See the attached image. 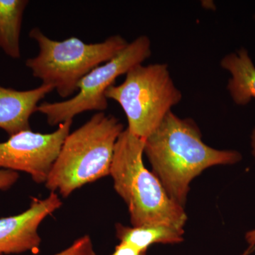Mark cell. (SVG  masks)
Returning a JSON list of instances; mask_svg holds the SVG:
<instances>
[{"label":"cell","instance_id":"e0dca14e","mask_svg":"<svg viewBox=\"0 0 255 255\" xmlns=\"http://www.w3.org/2000/svg\"><path fill=\"white\" fill-rule=\"evenodd\" d=\"M251 147L252 154L255 159V128L253 129V132L251 135Z\"/></svg>","mask_w":255,"mask_h":255},{"label":"cell","instance_id":"2e32d148","mask_svg":"<svg viewBox=\"0 0 255 255\" xmlns=\"http://www.w3.org/2000/svg\"><path fill=\"white\" fill-rule=\"evenodd\" d=\"M246 239L250 246H255V229L246 233Z\"/></svg>","mask_w":255,"mask_h":255},{"label":"cell","instance_id":"ba28073f","mask_svg":"<svg viewBox=\"0 0 255 255\" xmlns=\"http://www.w3.org/2000/svg\"><path fill=\"white\" fill-rule=\"evenodd\" d=\"M62 204L58 194L50 192L44 199L32 198L31 205L24 212L0 219V255L38 253L41 243L38 228Z\"/></svg>","mask_w":255,"mask_h":255},{"label":"cell","instance_id":"ac0fdd59","mask_svg":"<svg viewBox=\"0 0 255 255\" xmlns=\"http://www.w3.org/2000/svg\"><path fill=\"white\" fill-rule=\"evenodd\" d=\"M255 248V246L254 247H253V246L250 247L249 249H248V251H247L246 252V253H245L244 254H243V255H249L250 253H251L252 251H253V248Z\"/></svg>","mask_w":255,"mask_h":255},{"label":"cell","instance_id":"5b68a950","mask_svg":"<svg viewBox=\"0 0 255 255\" xmlns=\"http://www.w3.org/2000/svg\"><path fill=\"white\" fill-rule=\"evenodd\" d=\"M106 97L123 109L129 131L145 140L181 102L182 94L174 85L167 65L140 64L126 74L123 83L110 87Z\"/></svg>","mask_w":255,"mask_h":255},{"label":"cell","instance_id":"7c38bea8","mask_svg":"<svg viewBox=\"0 0 255 255\" xmlns=\"http://www.w3.org/2000/svg\"><path fill=\"white\" fill-rule=\"evenodd\" d=\"M27 0H0V49L13 59L21 57L20 33Z\"/></svg>","mask_w":255,"mask_h":255},{"label":"cell","instance_id":"8992f818","mask_svg":"<svg viewBox=\"0 0 255 255\" xmlns=\"http://www.w3.org/2000/svg\"><path fill=\"white\" fill-rule=\"evenodd\" d=\"M151 55L148 37L140 36L113 58L99 65L85 75L78 84V93L63 102H44L37 112L44 114L50 126H59L83 112H103L108 107L106 92L119 77L126 75L133 67L142 64Z\"/></svg>","mask_w":255,"mask_h":255},{"label":"cell","instance_id":"52a82bcc","mask_svg":"<svg viewBox=\"0 0 255 255\" xmlns=\"http://www.w3.org/2000/svg\"><path fill=\"white\" fill-rule=\"evenodd\" d=\"M73 120L58 126L50 133L23 130L0 142V169L21 171L38 184L46 183Z\"/></svg>","mask_w":255,"mask_h":255},{"label":"cell","instance_id":"3957f363","mask_svg":"<svg viewBox=\"0 0 255 255\" xmlns=\"http://www.w3.org/2000/svg\"><path fill=\"white\" fill-rule=\"evenodd\" d=\"M123 124L112 115L99 112L69 133L45 185L64 198L85 184L110 175L116 142Z\"/></svg>","mask_w":255,"mask_h":255},{"label":"cell","instance_id":"d6986e66","mask_svg":"<svg viewBox=\"0 0 255 255\" xmlns=\"http://www.w3.org/2000/svg\"><path fill=\"white\" fill-rule=\"evenodd\" d=\"M254 18H255V15H254Z\"/></svg>","mask_w":255,"mask_h":255},{"label":"cell","instance_id":"9a60e30c","mask_svg":"<svg viewBox=\"0 0 255 255\" xmlns=\"http://www.w3.org/2000/svg\"><path fill=\"white\" fill-rule=\"evenodd\" d=\"M111 255H147V252L140 251L128 243L121 242Z\"/></svg>","mask_w":255,"mask_h":255},{"label":"cell","instance_id":"5bb4252c","mask_svg":"<svg viewBox=\"0 0 255 255\" xmlns=\"http://www.w3.org/2000/svg\"><path fill=\"white\" fill-rule=\"evenodd\" d=\"M18 177L17 172L0 169V190H8L17 182Z\"/></svg>","mask_w":255,"mask_h":255},{"label":"cell","instance_id":"7a4b0ae2","mask_svg":"<svg viewBox=\"0 0 255 255\" xmlns=\"http://www.w3.org/2000/svg\"><path fill=\"white\" fill-rule=\"evenodd\" d=\"M144 142L128 128L119 135L110 171L114 189L127 204L132 227L164 225L183 229L187 214L169 197L158 178L146 168Z\"/></svg>","mask_w":255,"mask_h":255},{"label":"cell","instance_id":"4fadbf2b","mask_svg":"<svg viewBox=\"0 0 255 255\" xmlns=\"http://www.w3.org/2000/svg\"><path fill=\"white\" fill-rule=\"evenodd\" d=\"M54 255H97L91 238L84 236L78 238L69 248Z\"/></svg>","mask_w":255,"mask_h":255},{"label":"cell","instance_id":"8fae6325","mask_svg":"<svg viewBox=\"0 0 255 255\" xmlns=\"http://www.w3.org/2000/svg\"><path fill=\"white\" fill-rule=\"evenodd\" d=\"M116 230L119 241L132 245L144 252H147L149 247L156 243L177 244L184 241V229L164 225L128 227L118 223Z\"/></svg>","mask_w":255,"mask_h":255},{"label":"cell","instance_id":"277c9868","mask_svg":"<svg viewBox=\"0 0 255 255\" xmlns=\"http://www.w3.org/2000/svg\"><path fill=\"white\" fill-rule=\"evenodd\" d=\"M29 37L36 41L39 52L34 58L26 60L25 65L34 78L54 87L63 98L75 94L85 75L113 58L128 44L119 35L96 43H87L75 36L53 41L38 28L31 30Z\"/></svg>","mask_w":255,"mask_h":255},{"label":"cell","instance_id":"30bf717a","mask_svg":"<svg viewBox=\"0 0 255 255\" xmlns=\"http://www.w3.org/2000/svg\"><path fill=\"white\" fill-rule=\"evenodd\" d=\"M221 67L231 74L227 90L236 105L247 106L255 99V65L246 48L225 55Z\"/></svg>","mask_w":255,"mask_h":255},{"label":"cell","instance_id":"6da1fadb","mask_svg":"<svg viewBox=\"0 0 255 255\" xmlns=\"http://www.w3.org/2000/svg\"><path fill=\"white\" fill-rule=\"evenodd\" d=\"M144 153L169 197L183 208L191 181L203 171L242 159L238 151L220 150L206 145L195 122L179 118L172 111L145 139Z\"/></svg>","mask_w":255,"mask_h":255},{"label":"cell","instance_id":"9c48e42d","mask_svg":"<svg viewBox=\"0 0 255 255\" xmlns=\"http://www.w3.org/2000/svg\"><path fill=\"white\" fill-rule=\"evenodd\" d=\"M54 90L51 85L45 84L26 91L0 85V128L9 136L31 130L32 114L37 112L40 101Z\"/></svg>","mask_w":255,"mask_h":255}]
</instances>
